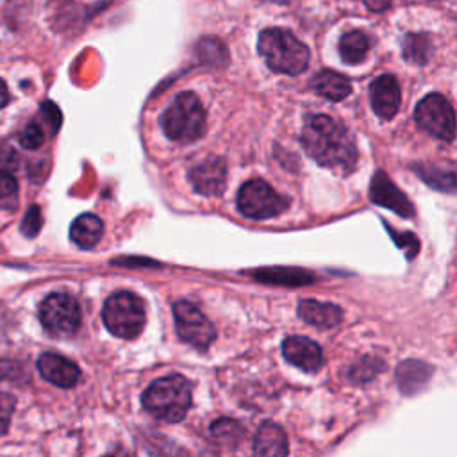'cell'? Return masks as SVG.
<instances>
[{"instance_id":"cell-24","label":"cell","mask_w":457,"mask_h":457,"mask_svg":"<svg viewBox=\"0 0 457 457\" xmlns=\"http://www.w3.org/2000/svg\"><path fill=\"white\" fill-rule=\"evenodd\" d=\"M405 57L416 62H425L428 57V39L423 34H409L405 39Z\"/></svg>"},{"instance_id":"cell-33","label":"cell","mask_w":457,"mask_h":457,"mask_svg":"<svg viewBox=\"0 0 457 457\" xmlns=\"http://www.w3.org/2000/svg\"><path fill=\"white\" fill-rule=\"evenodd\" d=\"M11 362H7V361H4V359H0V378H5V377H11Z\"/></svg>"},{"instance_id":"cell-26","label":"cell","mask_w":457,"mask_h":457,"mask_svg":"<svg viewBox=\"0 0 457 457\" xmlns=\"http://www.w3.org/2000/svg\"><path fill=\"white\" fill-rule=\"evenodd\" d=\"M212 436H216L220 441L236 443L241 437V427L230 420H220L212 423Z\"/></svg>"},{"instance_id":"cell-17","label":"cell","mask_w":457,"mask_h":457,"mask_svg":"<svg viewBox=\"0 0 457 457\" xmlns=\"http://www.w3.org/2000/svg\"><path fill=\"white\" fill-rule=\"evenodd\" d=\"M311 86L320 96H323L327 100H332V102H339V100L346 98L352 91L350 80L345 75H341L337 71H332V70L318 71L312 77Z\"/></svg>"},{"instance_id":"cell-1","label":"cell","mask_w":457,"mask_h":457,"mask_svg":"<svg viewBox=\"0 0 457 457\" xmlns=\"http://www.w3.org/2000/svg\"><path fill=\"white\" fill-rule=\"evenodd\" d=\"M305 152L321 166L350 173L357 162V146L348 129L327 114H309L302 127Z\"/></svg>"},{"instance_id":"cell-32","label":"cell","mask_w":457,"mask_h":457,"mask_svg":"<svg viewBox=\"0 0 457 457\" xmlns=\"http://www.w3.org/2000/svg\"><path fill=\"white\" fill-rule=\"evenodd\" d=\"M9 100V91H7V86L4 84V80L0 79V107H4Z\"/></svg>"},{"instance_id":"cell-28","label":"cell","mask_w":457,"mask_h":457,"mask_svg":"<svg viewBox=\"0 0 457 457\" xmlns=\"http://www.w3.org/2000/svg\"><path fill=\"white\" fill-rule=\"evenodd\" d=\"M14 405H16V400H14L12 395L0 393V434L7 432Z\"/></svg>"},{"instance_id":"cell-15","label":"cell","mask_w":457,"mask_h":457,"mask_svg":"<svg viewBox=\"0 0 457 457\" xmlns=\"http://www.w3.org/2000/svg\"><path fill=\"white\" fill-rule=\"evenodd\" d=\"M255 457H286L287 455V437L280 425L273 421H264L255 436L253 443Z\"/></svg>"},{"instance_id":"cell-6","label":"cell","mask_w":457,"mask_h":457,"mask_svg":"<svg viewBox=\"0 0 457 457\" xmlns=\"http://www.w3.org/2000/svg\"><path fill=\"white\" fill-rule=\"evenodd\" d=\"M289 202L277 193L262 179H252L245 182L237 193V207L241 214L253 220L273 218L287 209Z\"/></svg>"},{"instance_id":"cell-8","label":"cell","mask_w":457,"mask_h":457,"mask_svg":"<svg viewBox=\"0 0 457 457\" xmlns=\"http://www.w3.org/2000/svg\"><path fill=\"white\" fill-rule=\"evenodd\" d=\"M414 120L425 132L437 139L452 141L455 136L453 109L450 102L437 93L427 95L420 100L414 109Z\"/></svg>"},{"instance_id":"cell-21","label":"cell","mask_w":457,"mask_h":457,"mask_svg":"<svg viewBox=\"0 0 457 457\" xmlns=\"http://www.w3.org/2000/svg\"><path fill=\"white\" fill-rule=\"evenodd\" d=\"M255 277L262 282H273V284H284V286H302V284L312 282L311 273L303 270H293V268L259 270L255 271Z\"/></svg>"},{"instance_id":"cell-29","label":"cell","mask_w":457,"mask_h":457,"mask_svg":"<svg viewBox=\"0 0 457 457\" xmlns=\"http://www.w3.org/2000/svg\"><path fill=\"white\" fill-rule=\"evenodd\" d=\"M41 112H43V118H45L46 125L50 127L52 134L57 132V129L61 127V111L57 109V105L52 104V102H43L41 104Z\"/></svg>"},{"instance_id":"cell-3","label":"cell","mask_w":457,"mask_h":457,"mask_svg":"<svg viewBox=\"0 0 457 457\" xmlns=\"http://www.w3.org/2000/svg\"><path fill=\"white\" fill-rule=\"evenodd\" d=\"M191 405V384L182 375H168L152 382L143 393V407L162 421H180Z\"/></svg>"},{"instance_id":"cell-27","label":"cell","mask_w":457,"mask_h":457,"mask_svg":"<svg viewBox=\"0 0 457 457\" xmlns=\"http://www.w3.org/2000/svg\"><path fill=\"white\" fill-rule=\"evenodd\" d=\"M43 225V216H41V209L37 205H30L29 211L23 216V221L20 225V230L27 236V237H34L39 228Z\"/></svg>"},{"instance_id":"cell-14","label":"cell","mask_w":457,"mask_h":457,"mask_svg":"<svg viewBox=\"0 0 457 457\" xmlns=\"http://www.w3.org/2000/svg\"><path fill=\"white\" fill-rule=\"evenodd\" d=\"M37 370L45 380L57 387H71L80 377V370L70 359L46 352L37 359Z\"/></svg>"},{"instance_id":"cell-30","label":"cell","mask_w":457,"mask_h":457,"mask_svg":"<svg viewBox=\"0 0 457 457\" xmlns=\"http://www.w3.org/2000/svg\"><path fill=\"white\" fill-rule=\"evenodd\" d=\"M18 166V157L11 146H2L0 148V170L11 173Z\"/></svg>"},{"instance_id":"cell-10","label":"cell","mask_w":457,"mask_h":457,"mask_svg":"<svg viewBox=\"0 0 457 457\" xmlns=\"http://www.w3.org/2000/svg\"><path fill=\"white\" fill-rule=\"evenodd\" d=\"M189 180L198 193L205 196H218L225 189L227 164L221 157H209L191 170Z\"/></svg>"},{"instance_id":"cell-5","label":"cell","mask_w":457,"mask_h":457,"mask_svg":"<svg viewBox=\"0 0 457 457\" xmlns=\"http://www.w3.org/2000/svg\"><path fill=\"white\" fill-rule=\"evenodd\" d=\"M102 318L111 334L134 339L145 327V305L134 293L118 291L105 300Z\"/></svg>"},{"instance_id":"cell-19","label":"cell","mask_w":457,"mask_h":457,"mask_svg":"<svg viewBox=\"0 0 457 457\" xmlns=\"http://www.w3.org/2000/svg\"><path fill=\"white\" fill-rule=\"evenodd\" d=\"M370 50V39L361 30H352L345 34L339 41V55L345 62L355 64L361 62Z\"/></svg>"},{"instance_id":"cell-35","label":"cell","mask_w":457,"mask_h":457,"mask_svg":"<svg viewBox=\"0 0 457 457\" xmlns=\"http://www.w3.org/2000/svg\"><path fill=\"white\" fill-rule=\"evenodd\" d=\"M204 457H216V455H212V453H207V455H204Z\"/></svg>"},{"instance_id":"cell-13","label":"cell","mask_w":457,"mask_h":457,"mask_svg":"<svg viewBox=\"0 0 457 457\" xmlns=\"http://www.w3.org/2000/svg\"><path fill=\"white\" fill-rule=\"evenodd\" d=\"M370 198L378 204L384 205L391 211H395L400 216L411 218L414 214V209L411 205V202L407 200V196L389 180L387 175H384L382 171H377L371 186H370Z\"/></svg>"},{"instance_id":"cell-23","label":"cell","mask_w":457,"mask_h":457,"mask_svg":"<svg viewBox=\"0 0 457 457\" xmlns=\"http://www.w3.org/2000/svg\"><path fill=\"white\" fill-rule=\"evenodd\" d=\"M18 204V184L11 173L0 170V209H14Z\"/></svg>"},{"instance_id":"cell-16","label":"cell","mask_w":457,"mask_h":457,"mask_svg":"<svg viewBox=\"0 0 457 457\" xmlns=\"http://www.w3.org/2000/svg\"><path fill=\"white\" fill-rule=\"evenodd\" d=\"M298 316L318 327V328H330L334 325H337L343 318V312L337 305L334 303H327V302H318V300H311V298H305L298 303V309H296Z\"/></svg>"},{"instance_id":"cell-9","label":"cell","mask_w":457,"mask_h":457,"mask_svg":"<svg viewBox=\"0 0 457 457\" xmlns=\"http://www.w3.org/2000/svg\"><path fill=\"white\" fill-rule=\"evenodd\" d=\"M173 316L179 336L196 346V348H207L211 341L216 336V330L212 323L205 318V314L191 302L179 300L173 303Z\"/></svg>"},{"instance_id":"cell-2","label":"cell","mask_w":457,"mask_h":457,"mask_svg":"<svg viewBox=\"0 0 457 457\" xmlns=\"http://www.w3.org/2000/svg\"><path fill=\"white\" fill-rule=\"evenodd\" d=\"M257 48L268 68L286 75H298L307 68L309 48L289 30L266 29L259 34Z\"/></svg>"},{"instance_id":"cell-12","label":"cell","mask_w":457,"mask_h":457,"mask_svg":"<svg viewBox=\"0 0 457 457\" xmlns=\"http://www.w3.org/2000/svg\"><path fill=\"white\" fill-rule=\"evenodd\" d=\"M370 100L375 114L382 120H391L400 107V86L393 75H380L370 86Z\"/></svg>"},{"instance_id":"cell-20","label":"cell","mask_w":457,"mask_h":457,"mask_svg":"<svg viewBox=\"0 0 457 457\" xmlns=\"http://www.w3.org/2000/svg\"><path fill=\"white\" fill-rule=\"evenodd\" d=\"M430 371L420 361H405L398 366V382L405 393H414L427 382Z\"/></svg>"},{"instance_id":"cell-31","label":"cell","mask_w":457,"mask_h":457,"mask_svg":"<svg viewBox=\"0 0 457 457\" xmlns=\"http://www.w3.org/2000/svg\"><path fill=\"white\" fill-rule=\"evenodd\" d=\"M366 5H368V9H371V11H384V9H387L389 7V4H391V0H362Z\"/></svg>"},{"instance_id":"cell-22","label":"cell","mask_w":457,"mask_h":457,"mask_svg":"<svg viewBox=\"0 0 457 457\" xmlns=\"http://www.w3.org/2000/svg\"><path fill=\"white\" fill-rule=\"evenodd\" d=\"M418 171L425 179V182H428L430 186H434L437 189H443V191H453L455 189V177H453L452 170L445 171L443 168L423 166V168H418Z\"/></svg>"},{"instance_id":"cell-7","label":"cell","mask_w":457,"mask_h":457,"mask_svg":"<svg viewBox=\"0 0 457 457\" xmlns=\"http://www.w3.org/2000/svg\"><path fill=\"white\" fill-rule=\"evenodd\" d=\"M39 321L54 336H70L80 325V305L66 293H52L39 305Z\"/></svg>"},{"instance_id":"cell-4","label":"cell","mask_w":457,"mask_h":457,"mask_svg":"<svg viewBox=\"0 0 457 457\" xmlns=\"http://www.w3.org/2000/svg\"><path fill=\"white\" fill-rule=\"evenodd\" d=\"M166 136L179 143H193L205 132V111L193 93H180L161 118Z\"/></svg>"},{"instance_id":"cell-18","label":"cell","mask_w":457,"mask_h":457,"mask_svg":"<svg viewBox=\"0 0 457 457\" xmlns=\"http://www.w3.org/2000/svg\"><path fill=\"white\" fill-rule=\"evenodd\" d=\"M104 234V223L98 216L86 212L75 218L70 228L71 241L80 248H93Z\"/></svg>"},{"instance_id":"cell-25","label":"cell","mask_w":457,"mask_h":457,"mask_svg":"<svg viewBox=\"0 0 457 457\" xmlns=\"http://www.w3.org/2000/svg\"><path fill=\"white\" fill-rule=\"evenodd\" d=\"M43 141H45V132H43L41 125L36 123V121L29 123V125L21 130V134H20V145H21L23 148H27V150H36V148H39V146L43 145Z\"/></svg>"},{"instance_id":"cell-34","label":"cell","mask_w":457,"mask_h":457,"mask_svg":"<svg viewBox=\"0 0 457 457\" xmlns=\"http://www.w3.org/2000/svg\"><path fill=\"white\" fill-rule=\"evenodd\" d=\"M105 457H132V455L127 453V452H123V450H118V452H112V453H109V455H105Z\"/></svg>"},{"instance_id":"cell-11","label":"cell","mask_w":457,"mask_h":457,"mask_svg":"<svg viewBox=\"0 0 457 457\" xmlns=\"http://www.w3.org/2000/svg\"><path fill=\"white\" fill-rule=\"evenodd\" d=\"M282 353L287 362L303 371H318L323 364L321 348L309 337L289 336L282 343Z\"/></svg>"}]
</instances>
